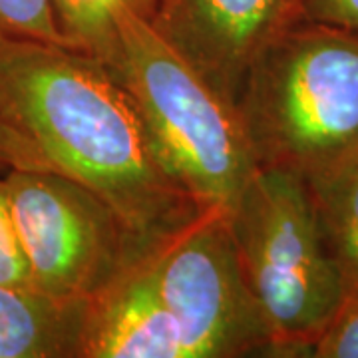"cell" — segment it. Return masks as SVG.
<instances>
[{
    "mask_svg": "<svg viewBox=\"0 0 358 358\" xmlns=\"http://www.w3.org/2000/svg\"><path fill=\"white\" fill-rule=\"evenodd\" d=\"M0 115L145 243L205 211L167 169L128 92L86 52L0 36Z\"/></svg>",
    "mask_w": 358,
    "mask_h": 358,
    "instance_id": "obj_1",
    "label": "cell"
},
{
    "mask_svg": "<svg viewBox=\"0 0 358 358\" xmlns=\"http://www.w3.org/2000/svg\"><path fill=\"white\" fill-rule=\"evenodd\" d=\"M259 167L310 179L358 154V34L296 20L259 52L237 100Z\"/></svg>",
    "mask_w": 358,
    "mask_h": 358,
    "instance_id": "obj_2",
    "label": "cell"
},
{
    "mask_svg": "<svg viewBox=\"0 0 358 358\" xmlns=\"http://www.w3.org/2000/svg\"><path fill=\"white\" fill-rule=\"evenodd\" d=\"M102 64L128 92L164 164L195 203L227 213L259 169L237 106L136 14L122 16Z\"/></svg>",
    "mask_w": 358,
    "mask_h": 358,
    "instance_id": "obj_3",
    "label": "cell"
},
{
    "mask_svg": "<svg viewBox=\"0 0 358 358\" xmlns=\"http://www.w3.org/2000/svg\"><path fill=\"white\" fill-rule=\"evenodd\" d=\"M225 215L271 329L273 357H310L345 305L346 287L305 178L259 167Z\"/></svg>",
    "mask_w": 358,
    "mask_h": 358,
    "instance_id": "obj_4",
    "label": "cell"
},
{
    "mask_svg": "<svg viewBox=\"0 0 358 358\" xmlns=\"http://www.w3.org/2000/svg\"><path fill=\"white\" fill-rule=\"evenodd\" d=\"M4 185L32 287L60 301H90L154 245L112 205L54 169H6Z\"/></svg>",
    "mask_w": 358,
    "mask_h": 358,
    "instance_id": "obj_5",
    "label": "cell"
},
{
    "mask_svg": "<svg viewBox=\"0 0 358 358\" xmlns=\"http://www.w3.org/2000/svg\"><path fill=\"white\" fill-rule=\"evenodd\" d=\"M150 259L185 357H273L271 329L245 279L223 211H201L155 243Z\"/></svg>",
    "mask_w": 358,
    "mask_h": 358,
    "instance_id": "obj_6",
    "label": "cell"
},
{
    "mask_svg": "<svg viewBox=\"0 0 358 358\" xmlns=\"http://www.w3.org/2000/svg\"><path fill=\"white\" fill-rule=\"evenodd\" d=\"M299 20V0H162L150 24L237 106L259 52Z\"/></svg>",
    "mask_w": 358,
    "mask_h": 358,
    "instance_id": "obj_7",
    "label": "cell"
},
{
    "mask_svg": "<svg viewBox=\"0 0 358 358\" xmlns=\"http://www.w3.org/2000/svg\"><path fill=\"white\" fill-rule=\"evenodd\" d=\"M148 249L86 303L80 358H187Z\"/></svg>",
    "mask_w": 358,
    "mask_h": 358,
    "instance_id": "obj_8",
    "label": "cell"
},
{
    "mask_svg": "<svg viewBox=\"0 0 358 358\" xmlns=\"http://www.w3.org/2000/svg\"><path fill=\"white\" fill-rule=\"evenodd\" d=\"M86 303L0 285V358H80Z\"/></svg>",
    "mask_w": 358,
    "mask_h": 358,
    "instance_id": "obj_9",
    "label": "cell"
},
{
    "mask_svg": "<svg viewBox=\"0 0 358 358\" xmlns=\"http://www.w3.org/2000/svg\"><path fill=\"white\" fill-rule=\"evenodd\" d=\"M305 181L348 299L358 294V154Z\"/></svg>",
    "mask_w": 358,
    "mask_h": 358,
    "instance_id": "obj_10",
    "label": "cell"
},
{
    "mask_svg": "<svg viewBox=\"0 0 358 358\" xmlns=\"http://www.w3.org/2000/svg\"><path fill=\"white\" fill-rule=\"evenodd\" d=\"M162 0H52L56 26L70 48L106 62L120 36V20L136 14L152 20Z\"/></svg>",
    "mask_w": 358,
    "mask_h": 358,
    "instance_id": "obj_11",
    "label": "cell"
},
{
    "mask_svg": "<svg viewBox=\"0 0 358 358\" xmlns=\"http://www.w3.org/2000/svg\"><path fill=\"white\" fill-rule=\"evenodd\" d=\"M0 36L64 44L52 0H0Z\"/></svg>",
    "mask_w": 358,
    "mask_h": 358,
    "instance_id": "obj_12",
    "label": "cell"
},
{
    "mask_svg": "<svg viewBox=\"0 0 358 358\" xmlns=\"http://www.w3.org/2000/svg\"><path fill=\"white\" fill-rule=\"evenodd\" d=\"M0 285L34 289L30 268L14 227L4 178H0Z\"/></svg>",
    "mask_w": 358,
    "mask_h": 358,
    "instance_id": "obj_13",
    "label": "cell"
},
{
    "mask_svg": "<svg viewBox=\"0 0 358 358\" xmlns=\"http://www.w3.org/2000/svg\"><path fill=\"white\" fill-rule=\"evenodd\" d=\"M310 357L358 358V294L346 299L338 315L315 343Z\"/></svg>",
    "mask_w": 358,
    "mask_h": 358,
    "instance_id": "obj_14",
    "label": "cell"
},
{
    "mask_svg": "<svg viewBox=\"0 0 358 358\" xmlns=\"http://www.w3.org/2000/svg\"><path fill=\"white\" fill-rule=\"evenodd\" d=\"M0 167L4 169H54L34 143L26 140L0 115ZM56 171V169H54Z\"/></svg>",
    "mask_w": 358,
    "mask_h": 358,
    "instance_id": "obj_15",
    "label": "cell"
},
{
    "mask_svg": "<svg viewBox=\"0 0 358 358\" xmlns=\"http://www.w3.org/2000/svg\"><path fill=\"white\" fill-rule=\"evenodd\" d=\"M301 18L358 34V0H299Z\"/></svg>",
    "mask_w": 358,
    "mask_h": 358,
    "instance_id": "obj_16",
    "label": "cell"
}]
</instances>
